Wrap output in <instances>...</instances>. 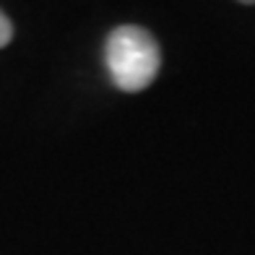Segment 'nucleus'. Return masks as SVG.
<instances>
[{
    "instance_id": "1",
    "label": "nucleus",
    "mask_w": 255,
    "mask_h": 255,
    "mask_svg": "<svg viewBox=\"0 0 255 255\" xmlns=\"http://www.w3.org/2000/svg\"><path fill=\"white\" fill-rule=\"evenodd\" d=\"M104 60L112 84L120 91H143L159 73L161 52L156 39L141 26H118L104 44Z\"/></svg>"
},
{
    "instance_id": "2",
    "label": "nucleus",
    "mask_w": 255,
    "mask_h": 255,
    "mask_svg": "<svg viewBox=\"0 0 255 255\" xmlns=\"http://www.w3.org/2000/svg\"><path fill=\"white\" fill-rule=\"evenodd\" d=\"M10 39H13V24H10V18L0 10V47H5Z\"/></svg>"
},
{
    "instance_id": "3",
    "label": "nucleus",
    "mask_w": 255,
    "mask_h": 255,
    "mask_svg": "<svg viewBox=\"0 0 255 255\" xmlns=\"http://www.w3.org/2000/svg\"><path fill=\"white\" fill-rule=\"evenodd\" d=\"M240 3H255V0H240Z\"/></svg>"
}]
</instances>
